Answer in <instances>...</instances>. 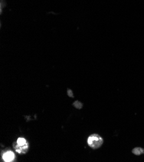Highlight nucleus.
<instances>
[{
  "mask_svg": "<svg viewBox=\"0 0 144 162\" xmlns=\"http://www.w3.org/2000/svg\"><path fill=\"white\" fill-rule=\"evenodd\" d=\"M103 143H104V140L98 134H91L87 140L88 145L94 149L100 148L102 145Z\"/></svg>",
  "mask_w": 144,
  "mask_h": 162,
  "instance_id": "nucleus-2",
  "label": "nucleus"
},
{
  "mask_svg": "<svg viewBox=\"0 0 144 162\" xmlns=\"http://www.w3.org/2000/svg\"><path fill=\"white\" fill-rule=\"evenodd\" d=\"M73 105L76 108L78 109H80L83 107V104H82L81 102H80L79 101H76L73 103Z\"/></svg>",
  "mask_w": 144,
  "mask_h": 162,
  "instance_id": "nucleus-5",
  "label": "nucleus"
},
{
  "mask_svg": "<svg viewBox=\"0 0 144 162\" xmlns=\"http://www.w3.org/2000/svg\"><path fill=\"white\" fill-rule=\"evenodd\" d=\"M16 158V155L11 151H6L3 155V159L6 162L13 161Z\"/></svg>",
  "mask_w": 144,
  "mask_h": 162,
  "instance_id": "nucleus-3",
  "label": "nucleus"
},
{
  "mask_svg": "<svg viewBox=\"0 0 144 162\" xmlns=\"http://www.w3.org/2000/svg\"><path fill=\"white\" fill-rule=\"evenodd\" d=\"M67 94H68V96H69V97H72V98L74 97L73 92H72V91L71 89H68L67 90Z\"/></svg>",
  "mask_w": 144,
  "mask_h": 162,
  "instance_id": "nucleus-6",
  "label": "nucleus"
},
{
  "mask_svg": "<svg viewBox=\"0 0 144 162\" xmlns=\"http://www.w3.org/2000/svg\"><path fill=\"white\" fill-rule=\"evenodd\" d=\"M133 153L137 156H140V155L144 153V149H143L141 147H136L133 150Z\"/></svg>",
  "mask_w": 144,
  "mask_h": 162,
  "instance_id": "nucleus-4",
  "label": "nucleus"
},
{
  "mask_svg": "<svg viewBox=\"0 0 144 162\" xmlns=\"http://www.w3.org/2000/svg\"><path fill=\"white\" fill-rule=\"evenodd\" d=\"M13 146L14 149L19 154H25L29 150V145L26 139L23 138H18L16 142L13 144Z\"/></svg>",
  "mask_w": 144,
  "mask_h": 162,
  "instance_id": "nucleus-1",
  "label": "nucleus"
}]
</instances>
